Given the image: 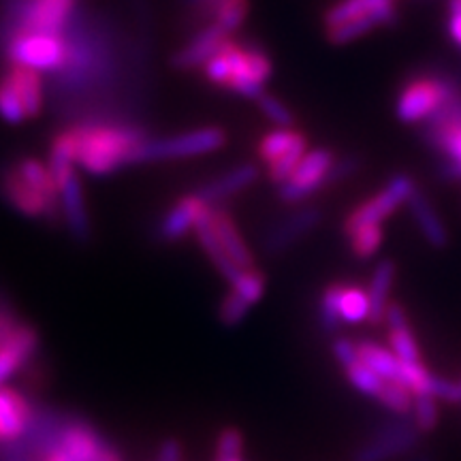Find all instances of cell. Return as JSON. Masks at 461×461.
Here are the masks:
<instances>
[{
    "instance_id": "6da1fadb",
    "label": "cell",
    "mask_w": 461,
    "mask_h": 461,
    "mask_svg": "<svg viewBox=\"0 0 461 461\" xmlns=\"http://www.w3.org/2000/svg\"><path fill=\"white\" fill-rule=\"evenodd\" d=\"M146 135L129 126L77 124L56 135L50 163H71L90 176H109L126 165H135Z\"/></svg>"
},
{
    "instance_id": "7a4b0ae2",
    "label": "cell",
    "mask_w": 461,
    "mask_h": 461,
    "mask_svg": "<svg viewBox=\"0 0 461 461\" xmlns=\"http://www.w3.org/2000/svg\"><path fill=\"white\" fill-rule=\"evenodd\" d=\"M203 73L212 84L257 101L272 79L274 62L258 45L227 39L205 62Z\"/></svg>"
},
{
    "instance_id": "3957f363",
    "label": "cell",
    "mask_w": 461,
    "mask_h": 461,
    "mask_svg": "<svg viewBox=\"0 0 461 461\" xmlns=\"http://www.w3.org/2000/svg\"><path fill=\"white\" fill-rule=\"evenodd\" d=\"M461 96V88L442 75H414L397 95L395 113L403 124L429 120L442 107Z\"/></svg>"
},
{
    "instance_id": "277c9868",
    "label": "cell",
    "mask_w": 461,
    "mask_h": 461,
    "mask_svg": "<svg viewBox=\"0 0 461 461\" xmlns=\"http://www.w3.org/2000/svg\"><path fill=\"white\" fill-rule=\"evenodd\" d=\"M227 143V132L218 126H203L165 140H146L137 152L135 163H157V160H180L212 154Z\"/></svg>"
},
{
    "instance_id": "5b68a950",
    "label": "cell",
    "mask_w": 461,
    "mask_h": 461,
    "mask_svg": "<svg viewBox=\"0 0 461 461\" xmlns=\"http://www.w3.org/2000/svg\"><path fill=\"white\" fill-rule=\"evenodd\" d=\"M58 448L71 461H126L124 453L82 417H65L58 434Z\"/></svg>"
},
{
    "instance_id": "8992f818",
    "label": "cell",
    "mask_w": 461,
    "mask_h": 461,
    "mask_svg": "<svg viewBox=\"0 0 461 461\" xmlns=\"http://www.w3.org/2000/svg\"><path fill=\"white\" fill-rule=\"evenodd\" d=\"M11 65H22L32 71H56L67 67L68 43L62 34L17 31L7 51Z\"/></svg>"
},
{
    "instance_id": "52a82bcc",
    "label": "cell",
    "mask_w": 461,
    "mask_h": 461,
    "mask_svg": "<svg viewBox=\"0 0 461 461\" xmlns=\"http://www.w3.org/2000/svg\"><path fill=\"white\" fill-rule=\"evenodd\" d=\"M258 158L267 167V176L274 184H285L291 173L297 169L302 158L308 154V140L302 131L280 129L265 132L263 140L258 141Z\"/></svg>"
},
{
    "instance_id": "ba28073f",
    "label": "cell",
    "mask_w": 461,
    "mask_h": 461,
    "mask_svg": "<svg viewBox=\"0 0 461 461\" xmlns=\"http://www.w3.org/2000/svg\"><path fill=\"white\" fill-rule=\"evenodd\" d=\"M336 165V154L330 148L310 149L297 165V169L291 173V177L285 184H280L278 197L286 205H295L299 201L312 197L316 190L327 186V177Z\"/></svg>"
},
{
    "instance_id": "9c48e42d",
    "label": "cell",
    "mask_w": 461,
    "mask_h": 461,
    "mask_svg": "<svg viewBox=\"0 0 461 461\" xmlns=\"http://www.w3.org/2000/svg\"><path fill=\"white\" fill-rule=\"evenodd\" d=\"M414 188H417V184H414L411 176L397 173V176H393L387 184H384V188L380 190L378 194H372L370 199L361 201V203L346 216L342 229L348 230L355 227H363V224H383L391 214H393L397 207L406 203Z\"/></svg>"
},
{
    "instance_id": "30bf717a",
    "label": "cell",
    "mask_w": 461,
    "mask_h": 461,
    "mask_svg": "<svg viewBox=\"0 0 461 461\" xmlns=\"http://www.w3.org/2000/svg\"><path fill=\"white\" fill-rule=\"evenodd\" d=\"M420 431L414 420H391L374 431L367 442L353 453V461H391L417 447Z\"/></svg>"
},
{
    "instance_id": "8fae6325",
    "label": "cell",
    "mask_w": 461,
    "mask_h": 461,
    "mask_svg": "<svg viewBox=\"0 0 461 461\" xmlns=\"http://www.w3.org/2000/svg\"><path fill=\"white\" fill-rule=\"evenodd\" d=\"M50 171L56 180L58 199H60V210L62 216H65L67 229L71 230V235L77 241H88L90 218L88 210H86L82 182H79V176L75 173V165H50Z\"/></svg>"
},
{
    "instance_id": "7c38bea8",
    "label": "cell",
    "mask_w": 461,
    "mask_h": 461,
    "mask_svg": "<svg viewBox=\"0 0 461 461\" xmlns=\"http://www.w3.org/2000/svg\"><path fill=\"white\" fill-rule=\"evenodd\" d=\"M428 141L447 154L445 176L461 180V96L429 118Z\"/></svg>"
},
{
    "instance_id": "4fadbf2b",
    "label": "cell",
    "mask_w": 461,
    "mask_h": 461,
    "mask_svg": "<svg viewBox=\"0 0 461 461\" xmlns=\"http://www.w3.org/2000/svg\"><path fill=\"white\" fill-rule=\"evenodd\" d=\"M34 403L9 384L0 387V447H11L28 434L34 420Z\"/></svg>"
},
{
    "instance_id": "5bb4252c",
    "label": "cell",
    "mask_w": 461,
    "mask_h": 461,
    "mask_svg": "<svg viewBox=\"0 0 461 461\" xmlns=\"http://www.w3.org/2000/svg\"><path fill=\"white\" fill-rule=\"evenodd\" d=\"M3 194L9 201V205H14L20 214L28 218H50L60 207V201L51 199L39 188H34L17 169L3 173Z\"/></svg>"
},
{
    "instance_id": "9a60e30c",
    "label": "cell",
    "mask_w": 461,
    "mask_h": 461,
    "mask_svg": "<svg viewBox=\"0 0 461 461\" xmlns=\"http://www.w3.org/2000/svg\"><path fill=\"white\" fill-rule=\"evenodd\" d=\"M39 350V333L28 322H20L7 338L0 342V387L20 372Z\"/></svg>"
},
{
    "instance_id": "2e32d148",
    "label": "cell",
    "mask_w": 461,
    "mask_h": 461,
    "mask_svg": "<svg viewBox=\"0 0 461 461\" xmlns=\"http://www.w3.org/2000/svg\"><path fill=\"white\" fill-rule=\"evenodd\" d=\"M321 221H322V210H319V207L310 205V207H302V210L293 212L291 216H286L285 221L276 224V227L265 235V241H263L265 252H267L269 257L282 255V252H286L288 248L295 244V241L305 238L310 230L319 227Z\"/></svg>"
},
{
    "instance_id": "e0dca14e",
    "label": "cell",
    "mask_w": 461,
    "mask_h": 461,
    "mask_svg": "<svg viewBox=\"0 0 461 461\" xmlns=\"http://www.w3.org/2000/svg\"><path fill=\"white\" fill-rule=\"evenodd\" d=\"M207 205L203 199L194 194H184L173 203V207L163 216L158 224V238L163 241H180L188 230H194V224L205 214Z\"/></svg>"
},
{
    "instance_id": "ac0fdd59",
    "label": "cell",
    "mask_w": 461,
    "mask_h": 461,
    "mask_svg": "<svg viewBox=\"0 0 461 461\" xmlns=\"http://www.w3.org/2000/svg\"><path fill=\"white\" fill-rule=\"evenodd\" d=\"M210 218L212 224H214L218 240H221L224 252H227L230 261L238 265L240 269H244V272L246 269H255V257H252V250L248 248L244 238H241L233 216H230L222 205H210Z\"/></svg>"
},
{
    "instance_id": "d6986e66",
    "label": "cell",
    "mask_w": 461,
    "mask_h": 461,
    "mask_svg": "<svg viewBox=\"0 0 461 461\" xmlns=\"http://www.w3.org/2000/svg\"><path fill=\"white\" fill-rule=\"evenodd\" d=\"M357 17H378L384 26H391L397 17L395 0H339L325 14V28L339 26Z\"/></svg>"
},
{
    "instance_id": "ffe728a7",
    "label": "cell",
    "mask_w": 461,
    "mask_h": 461,
    "mask_svg": "<svg viewBox=\"0 0 461 461\" xmlns=\"http://www.w3.org/2000/svg\"><path fill=\"white\" fill-rule=\"evenodd\" d=\"M229 39V32H224L218 24L205 26L199 34H194L184 48L173 56V67L180 71H194V68H203L210 60V56L221 48Z\"/></svg>"
},
{
    "instance_id": "44dd1931",
    "label": "cell",
    "mask_w": 461,
    "mask_h": 461,
    "mask_svg": "<svg viewBox=\"0 0 461 461\" xmlns=\"http://www.w3.org/2000/svg\"><path fill=\"white\" fill-rule=\"evenodd\" d=\"M73 5L75 0H32L20 31L60 34L71 15Z\"/></svg>"
},
{
    "instance_id": "7402d4cb",
    "label": "cell",
    "mask_w": 461,
    "mask_h": 461,
    "mask_svg": "<svg viewBox=\"0 0 461 461\" xmlns=\"http://www.w3.org/2000/svg\"><path fill=\"white\" fill-rule=\"evenodd\" d=\"M257 177H258L257 165L252 163L238 165L230 171L222 173V176L214 177L212 182H207L205 186H201L197 194L205 201L207 205H221L224 199L235 197V194L241 193V190L252 186V184L257 182Z\"/></svg>"
},
{
    "instance_id": "603a6c76",
    "label": "cell",
    "mask_w": 461,
    "mask_h": 461,
    "mask_svg": "<svg viewBox=\"0 0 461 461\" xmlns=\"http://www.w3.org/2000/svg\"><path fill=\"white\" fill-rule=\"evenodd\" d=\"M194 235H197V241L201 246V250L205 252V257L210 258L212 265L216 267V272L222 276L224 280L229 282H235L240 278V274L244 272V269H240L238 265L230 261L227 252H224V248L221 244V240H218L216 230H214V224H212V218H210V207L205 210V214L199 218L197 224H194Z\"/></svg>"
},
{
    "instance_id": "cb8c5ba5",
    "label": "cell",
    "mask_w": 461,
    "mask_h": 461,
    "mask_svg": "<svg viewBox=\"0 0 461 461\" xmlns=\"http://www.w3.org/2000/svg\"><path fill=\"white\" fill-rule=\"evenodd\" d=\"M408 207H411V214L417 222V227L423 235V240L428 241L431 248L436 250H442L448 244V230L445 227V222L440 221V216L436 214V210L431 207L429 199L420 193V188H414L408 197Z\"/></svg>"
},
{
    "instance_id": "d4e9b609",
    "label": "cell",
    "mask_w": 461,
    "mask_h": 461,
    "mask_svg": "<svg viewBox=\"0 0 461 461\" xmlns=\"http://www.w3.org/2000/svg\"><path fill=\"white\" fill-rule=\"evenodd\" d=\"M3 79L14 88L17 99L22 101V105L26 109L28 118H34V115L41 113L43 84L39 71H32V68L22 65H11L9 71L3 75Z\"/></svg>"
},
{
    "instance_id": "484cf974",
    "label": "cell",
    "mask_w": 461,
    "mask_h": 461,
    "mask_svg": "<svg viewBox=\"0 0 461 461\" xmlns=\"http://www.w3.org/2000/svg\"><path fill=\"white\" fill-rule=\"evenodd\" d=\"M395 272L397 267L393 258H380L374 267L370 285H367V295H370V321L367 322L372 325H383L384 310L391 302L389 295L395 282Z\"/></svg>"
},
{
    "instance_id": "4316f807",
    "label": "cell",
    "mask_w": 461,
    "mask_h": 461,
    "mask_svg": "<svg viewBox=\"0 0 461 461\" xmlns=\"http://www.w3.org/2000/svg\"><path fill=\"white\" fill-rule=\"evenodd\" d=\"M357 353L363 366L370 367L380 378L403 384V363L393 355V350L366 339V342H357Z\"/></svg>"
},
{
    "instance_id": "83f0119b",
    "label": "cell",
    "mask_w": 461,
    "mask_h": 461,
    "mask_svg": "<svg viewBox=\"0 0 461 461\" xmlns=\"http://www.w3.org/2000/svg\"><path fill=\"white\" fill-rule=\"evenodd\" d=\"M338 310L339 319L346 325H359L363 321H370V295H367V288L350 285V282H339Z\"/></svg>"
},
{
    "instance_id": "f1b7e54d",
    "label": "cell",
    "mask_w": 461,
    "mask_h": 461,
    "mask_svg": "<svg viewBox=\"0 0 461 461\" xmlns=\"http://www.w3.org/2000/svg\"><path fill=\"white\" fill-rule=\"evenodd\" d=\"M203 14L212 17V24H218L224 32L240 31L248 17L250 3L248 0H199Z\"/></svg>"
},
{
    "instance_id": "f546056e",
    "label": "cell",
    "mask_w": 461,
    "mask_h": 461,
    "mask_svg": "<svg viewBox=\"0 0 461 461\" xmlns=\"http://www.w3.org/2000/svg\"><path fill=\"white\" fill-rule=\"evenodd\" d=\"M344 235L346 241H348L350 252L357 258H370L376 255L384 240L383 224H363V227L344 230Z\"/></svg>"
},
{
    "instance_id": "4dcf8cb0",
    "label": "cell",
    "mask_w": 461,
    "mask_h": 461,
    "mask_svg": "<svg viewBox=\"0 0 461 461\" xmlns=\"http://www.w3.org/2000/svg\"><path fill=\"white\" fill-rule=\"evenodd\" d=\"M387 338H389L391 350H393V355L402 363H423L419 339H417V336H414L411 325L387 330Z\"/></svg>"
},
{
    "instance_id": "1f68e13d",
    "label": "cell",
    "mask_w": 461,
    "mask_h": 461,
    "mask_svg": "<svg viewBox=\"0 0 461 461\" xmlns=\"http://www.w3.org/2000/svg\"><path fill=\"white\" fill-rule=\"evenodd\" d=\"M15 169L20 171V176L24 177L26 182H31L34 188H39L41 193H45L51 199H58L56 180H54V176H51L50 165H43L41 160H37V158H22L20 163H17Z\"/></svg>"
},
{
    "instance_id": "d6a6232c",
    "label": "cell",
    "mask_w": 461,
    "mask_h": 461,
    "mask_svg": "<svg viewBox=\"0 0 461 461\" xmlns=\"http://www.w3.org/2000/svg\"><path fill=\"white\" fill-rule=\"evenodd\" d=\"M344 372H346V378H348V383L353 384V387L359 391L361 395L372 397V400H378L380 393H383V389H384V383H387V380L380 378L378 374H374L370 367L363 366L361 361L348 366Z\"/></svg>"
},
{
    "instance_id": "836d02e7",
    "label": "cell",
    "mask_w": 461,
    "mask_h": 461,
    "mask_svg": "<svg viewBox=\"0 0 461 461\" xmlns=\"http://www.w3.org/2000/svg\"><path fill=\"white\" fill-rule=\"evenodd\" d=\"M230 291H235L241 299H246L248 303L255 305L263 299L265 288H267V278L261 269H246V272L240 274V278L230 282Z\"/></svg>"
},
{
    "instance_id": "e575fe53",
    "label": "cell",
    "mask_w": 461,
    "mask_h": 461,
    "mask_svg": "<svg viewBox=\"0 0 461 461\" xmlns=\"http://www.w3.org/2000/svg\"><path fill=\"white\" fill-rule=\"evenodd\" d=\"M338 291L339 282H331V285L322 288L319 299V322L327 333H336L342 327V319H339L338 310Z\"/></svg>"
},
{
    "instance_id": "d590c367",
    "label": "cell",
    "mask_w": 461,
    "mask_h": 461,
    "mask_svg": "<svg viewBox=\"0 0 461 461\" xmlns=\"http://www.w3.org/2000/svg\"><path fill=\"white\" fill-rule=\"evenodd\" d=\"M412 414H414V425H417L420 434H428L434 431L440 423V411H438V400L429 393L414 395L412 402Z\"/></svg>"
},
{
    "instance_id": "8d00e7d4",
    "label": "cell",
    "mask_w": 461,
    "mask_h": 461,
    "mask_svg": "<svg viewBox=\"0 0 461 461\" xmlns=\"http://www.w3.org/2000/svg\"><path fill=\"white\" fill-rule=\"evenodd\" d=\"M376 402L383 403L387 411L400 414V417H406V414L412 412L414 395L400 383H384L383 393H380Z\"/></svg>"
},
{
    "instance_id": "74e56055",
    "label": "cell",
    "mask_w": 461,
    "mask_h": 461,
    "mask_svg": "<svg viewBox=\"0 0 461 461\" xmlns=\"http://www.w3.org/2000/svg\"><path fill=\"white\" fill-rule=\"evenodd\" d=\"M250 308L252 305L248 303L246 299H241L238 293L229 288V293L222 297L221 305H218V321H221L224 327H238L244 322L248 312H250Z\"/></svg>"
},
{
    "instance_id": "f35d334b",
    "label": "cell",
    "mask_w": 461,
    "mask_h": 461,
    "mask_svg": "<svg viewBox=\"0 0 461 461\" xmlns=\"http://www.w3.org/2000/svg\"><path fill=\"white\" fill-rule=\"evenodd\" d=\"M0 118L9 124H22L28 120L24 105L3 77H0Z\"/></svg>"
},
{
    "instance_id": "ab89813d",
    "label": "cell",
    "mask_w": 461,
    "mask_h": 461,
    "mask_svg": "<svg viewBox=\"0 0 461 461\" xmlns=\"http://www.w3.org/2000/svg\"><path fill=\"white\" fill-rule=\"evenodd\" d=\"M257 103L265 118L272 120L276 126H280V129H291V126L295 124V115H293V112L285 105V103L276 99V96L265 95L263 92V95L257 99Z\"/></svg>"
},
{
    "instance_id": "60d3db41",
    "label": "cell",
    "mask_w": 461,
    "mask_h": 461,
    "mask_svg": "<svg viewBox=\"0 0 461 461\" xmlns=\"http://www.w3.org/2000/svg\"><path fill=\"white\" fill-rule=\"evenodd\" d=\"M244 455V434L238 428H224L218 431L214 457H240Z\"/></svg>"
},
{
    "instance_id": "b9f144b4",
    "label": "cell",
    "mask_w": 461,
    "mask_h": 461,
    "mask_svg": "<svg viewBox=\"0 0 461 461\" xmlns=\"http://www.w3.org/2000/svg\"><path fill=\"white\" fill-rule=\"evenodd\" d=\"M331 353H333V359H336L339 366L348 367L353 366V363L359 361V353H357V342L350 338H338L333 339L331 344Z\"/></svg>"
},
{
    "instance_id": "7bdbcfd3",
    "label": "cell",
    "mask_w": 461,
    "mask_h": 461,
    "mask_svg": "<svg viewBox=\"0 0 461 461\" xmlns=\"http://www.w3.org/2000/svg\"><path fill=\"white\" fill-rule=\"evenodd\" d=\"M448 34H451V39L455 43L461 48V3L457 0H451L448 3Z\"/></svg>"
},
{
    "instance_id": "ee69618b",
    "label": "cell",
    "mask_w": 461,
    "mask_h": 461,
    "mask_svg": "<svg viewBox=\"0 0 461 461\" xmlns=\"http://www.w3.org/2000/svg\"><path fill=\"white\" fill-rule=\"evenodd\" d=\"M182 459H184L182 442L176 440V438H167L158 448L157 461H182Z\"/></svg>"
},
{
    "instance_id": "f6af8a7d",
    "label": "cell",
    "mask_w": 461,
    "mask_h": 461,
    "mask_svg": "<svg viewBox=\"0 0 461 461\" xmlns=\"http://www.w3.org/2000/svg\"><path fill=\"white\" fill-rule=\"evenodd\" d=\"M453 403H461V378L455 380V402Z\"/></svg>"
},
{
    "instance_id": "bcb514c9",
    "label": "cell",
    "mask_w": 461,
    "mask_h": 461,
    "mask_svg": "<svg viewBox=\"0 0 461 461\" xmlns=\"http://www.w3.org/2000/svg\"><path fill=\"white\" fill-rule=\"evenodd\" d=\"M214 461H246L244 455H240V457H214Z\"/></svg>"
},
{
    "instance_id": "7dc6e473",
    "label": "cell",
    "mask_w": 461,
    "mask_h": 461,
    "mask_svg": "<svg viewBox=\"0 0 461 461\" xmlns=\"http://www.w3.org/2000/svg\"><path fill=\"white\" fill-rule=\"evenodd\" d=\"M414 461H434L431 457H428V455H423V457H417Z\"/></svg>"
}]
</instances>
